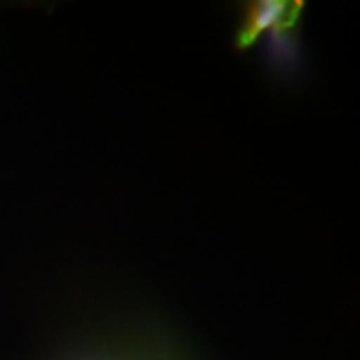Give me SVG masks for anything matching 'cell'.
<instances>
[{"instance_id": "6da1fadb", "label": "cell", "mask_w": 360, "mask_h": 360, "mask_svg": "<svg viewBox=\"0 0 360 360\" xmlns=\"http://www.w3.org/2000/svg\"><path fill=\"white\" fill-rule=\"evenodd\" d=\"M290 4L287 2H272V0H265V2L250 4L245 8L244 20L238 27L236 35V45L238 49H249L257 42V39L262 35L265 30L276 29V27L283 20V17L289 12Z\"/></svg>"}]
</instances>
